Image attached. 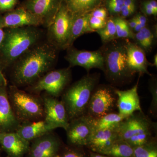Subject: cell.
I'll return each instance as SVG.
<instances>
[{"label": "cell", "instance_id": "6da1fadb", "mask_svg": "<svg viewBox=\"0 0 157 157\" xmlns=\"http://www.w3.org/2000/svg\"><path fill=\"white\" fill-rule=\"evenodd\" d=\"M32 48L20 58L14 67L13 78L17 85L36 82L49 71L56 59V51L50 45L42 44Z\"/></svg>", "mask_w": 157, "mask_h": 157}, {"label": "cell", "instance_id": "7a4b0ae2", "mask_svg": "<svg viewBox=\"0 0 157 157\" xmlns=\"http://www.w3.org/2000/svg\"><path fill=\"white\" fill-rule=\"evenodd\" d=\"M99 80L97 74H87L69 87L62 96L69 121L86 114L90 99Z\"/></svg>", "mask_w": 157, "mask_h": 157}, {"label": "cell", "instance_id": "3957f363", "mask_svg": "<svg viewBox=\"0 0 157 157\" xmlns=\"http://www.w3.org/2000/svg\"><path fill=\"white\" fill-rule=\"evenodd\" d=\"M40 33L34 27L10 29L2 45L4 56L9 63L17 60L38 42Z\"/></svg>", "mask_w": 157, "mask_h": 157}, {"label": "cell", "instance_id": "277c9868", "mask_svg": "<svg viewBox=\"0 0 157 157\" xmlns=\"http://www.w3.org/2000/svg\"><path fill=\"white\" fill-rule=\"evenodd\" d=\"M9 97L14 114L21 124L44 119L42 98L20 90L15 86L10 87Z\"/></svg>", "mask_w": 157, "mask_h": 157}, {"label": "cell", "instance_id": "5b68a950", "mask_svg": "<svg viewBox=\"0 0 157 157\" xmlns=\"http://www.w3.org/2000/svg\"><path fill=\"white\" fill-rule=\"evenodd\" d=\"M104 58V72L109 81L122 84L134 75L129 70L125 44L116 43L107 48Z\"/></svg>", "mask_w": 157, "mask_h": 157}, {"label": "cell", "instance_id": "8992f818", "mask_svg": "<svg viewBox=\"0 0 157 157\" xmlns=\"http://www.w3.org/2000/svg\"><path fill=\"white\" fill-rule=\"evenodd\" d=\"M71 78L69 68L50 71L35 82L31 90L34 93L45 91L48 95L57 98L63 93Z\"/></svg>", "mask_w": 157, "mask_h": 157}, {"label": "cell", "instance_id": "52a82bcc", "mask_svg": "<svg viewBox=\"0 0 157 157\" xmlns=\"http://www.w3.org/2000/svg\"><path fill=\"white\" fill-rule=\"evenodd\" d=\"M73 20V15L63 2L53 21L48 26L51 38L59 47L67 48Z\"/></svg>", "mask_w": 157, "mask_h": 157}, {"label": "cell", "instance_id": "ba28073f", "mask_svg": "<svg viewBox=\"0 0 157 157\" xmlns=\"http://www.w3.org/2000/svg\"><path fill=\"white\" fill-rule=\"evenodd\" d=\"M94 119L86 114L70 121L66 130L68 141L76 146H87L95 131Z\"/></svg>", "mask_w": 157, "mask_h": 157}, {"label": "cell", "instance_id": "9c48e42d", "mask_svg": "<svg viewBox=\"0 0 157 157\" xmlns=\"http://www.w3.org/2000/svg\"><path fill=\"white\" fill-rule=\"evenodd\" d=\"M114 91L106 86H101L94 90L86 114L98 119L111 113L117 103Z\"/></svg>", "mask_w": 157, "mask_h": 157}, {"label": "cell", "instance_id": "30bf717a", "mask_svg": "<svg viewBox=\"0 0 157 157\" xmlns=\"http://www.w3.org/2000/svg\"><path fill=\"white\" fill-rule=\"evenodd\" d=\"M155 126L142 112L134 113L121 122L116 129L119 138L128 140L132 136L147 131H152Z\"/></svg>", "mask_w": 157, "mask_h": 157}, {"label": "cell", "instance_id": "8fae6325", "mask_svg": "<svg viewBox=\"0 0 157 157\" xmlns=\"http://www.w3.org/2000/svg\"><path fill=\"white\" fill-rule=\"evenodd\" d=\"M41 98L44 109L43 119L56 128H63L66 131L70 121L62 101L48 95Z\"/></svg>", "mask_w": 157, "mask_h": 157}, {"label": "cell", "instance_id": "7c38bea8", "mask_svg": "<svg viewBox=\"0 0 157 157\" xmlns=\"http://www.w3.org/2000/svg\"><path fill=\"white\" fill-rule=\"evenodd\" d=\"M66 59L70 67L79 66L87 70L98 68L104 71V58L101 52L79 50L73 48L68 52Z\"/></svg>", "mask_w": 157, "mask_h": 157}, {"label": "cell", "instance_id": "4fadbf2b", "mask_svg": "<svg viewBox=\"0 0 157 157\" xmlns=\"http://www.w3.org/2000/svg\"><path fill=\"white\" fill-rule=\"evenodd\" d=\"M63 0H29L26 8L41 20L42 24L50 25Z\"/></svg>", "mask_w": 157, "mask_h": 157}, {"label": "cell", "instance_id": "5bb4252c", "mask_svg": "<svg viewBox=\"0 0 157 157\" xmlns=\"http://www.w3.org/2000/svg\"><path fill=\"white\" fill-rule=\"evenodd\" d=\"M138 85L137 82L130 89L114 90L117 98V105L118 113L121 115L128 117L136 112L142 111L138 93Z\"/></svg>", "mask_w": 157, "mask_h": 157}, {"label": "cell", "instance_id": "9a60e30c", "mask_svg": "<svg viewBox=\"0 0 157 157\" xmlns=\"http://www.w3.org/2000/svg\"><path fill=\"white\" fill-rule=\"evenodd\" d=\"M52 132L33 140L28 151L29 157H54L56 155L60 141Z\"/></svg>", "mask_w": 157, "mask_h": 157}, {"label": "cell", "instance_id": "2e32d148", "mask_svg": "<svg viewBox=\"0 0 157 157\" xmlns=\"http://www.w3.org/2000/svg\"><path fill=\"white\" fill-rule=\"evenodd\" d=\"M41 24H42L41 20L23 8L11 11L0 19V26L2 28L35 27Z\"/></svg>", "mask_w": 157, "mask_h": 157}, {"label": "cell", "instance_id": "e0dca14e", "mask_svg": "<svg viewBox=\"0 0 157 157\" xmlns=\"http://www.w3.org/2000/svg\"><path fill=\"white\" fill-rule=\"evenodd\" d=\"M6 86H0V132H14L21 123L14 114Z\"/></svg>", "mask_w": 157, "mask_h": 157}, {"label": "cell", "instance_id": "ac0fdd59", "mask_svg": "<svg viewBox=\"0 0 157 157\" xmlns=\"http://www.w3.org/2000/svg\"><path fill=\"white\" fill-rule=\"evenodd\" d=\"M0 145L9 157H23L28 153L30 144L14 132L1 133Z\"/></svg>", "mask_w": 157, "mask_h": 157}, {"label": "cell", "instance_id": "d6986e66", "mask_svg": "<svg viewBox=\"0 0 157 157\" xmlns=\"http://www.w3.org/2000/svg\"><path fill=\"white\" fill-rule=\"evenodd\" d=\"M125 46L127 62L130 71L134 74L138 73L150 75L147 70L148 62L144 49L132 42H127Z\"/></svg>", "mask_w": 157, "mask_h": 157}, {"label": "cell", "instance_id": "ffe728a7", "mask_svg": "<svg viewBox=\"0 0 157 157\" xmlns=\"http://www.w3.org/2000/svg\"><path fill=\"white\" fill-rule=\"evenodd\" d=\"M55 129V127L42 119L21 123L15 132L25 140L30 142Z\"/></svg>", "mask_w": 157, "mask_h": 157}, {"label": "cell", "instance_id": "44dd1931", "mask_svg": "<svg viewBox=\"0 0 157 157\" xmlns=\"http://www.w3.org/2000/svg\"><path fill=\"white\" fill-rule=\"evenodd\" d=\"M119 139L116 130H95L87 146L93 152L101 154Z\"/></svg>", "mask_w": 157, "mask_h": 157}, {"label": "cell", "instance_id": "7402d4cb", "mask_svg": "<svg viewBox=\"0 0 157 157\" xmlns=\"http://www.w3.org/2000/svg\"><path fill=\"white\" fill-rule=\"evenodd\" d=\"M104 0H63L73 17L90 13L99 8Z\"/></svg>", "mask_w": 157, "mask_h": 157}, {"label": "cell", "instance_id": "603a6c76", "mask_svg": "<svg viewBox=\"0 0 157 157\" xmlns=\"http://www.w3.org/2000/svg\"><path fill=\"white\" fill-rule=\"evenodd\" d=\"M90 13L73 17L67 48L71 47L74 41L80 36L94 32L90 27Z\"/></svg>", "mask_w": 157, "mask_h": 157}, {"label": "cell", "instance_id": "cb8c5ba5", "mask_svg": "<svg viewBox=\"0 0 157 157\" xmlns=\"http://www.w3.org/2000/svg\"><path fill=\"white\" fill-rule=\"evenodd\" d=\"M101 154L110 157H133L134 147L125 140L119 139Z\"/></svg>", "mask_w": 157, "mask_h": 157}, {"label": "cell", "instance_id": "d4e9b609", "mask_svg": "<svg viewBox=\"0 0 157 157\" xmlns=\"http://www.w3.org/2000/svg\"><path fill=\"white\" fill-rule=\"evenodd\" d=\"M127 117L118 113H109L100 118L94 119L95 130H116L121 122Z\"/></svg>", "mask_w": 157, "mask_h": 157}, {"label": "cell", "instance_id": "484cf974", "mask_svg": "<svg viewBox=\"0 0 157 157\" xmlns=\"http://www.w3.org/2000/svg\"><path fill=\"white\" fill-rule=\"evenodd\" d=\"M133 157H157L155 139L154 138L145 144L134 147Z\"/></svg>", "mask_w": 157, "mask_h": 157}, {"label": "cell", "instance_id": "4316f807", "mask_svg": "<svg viewBox=\"0 0 157 157\" xmlns=\"http://www.w3.org/2000/svg\"><path fill=\"white\" fill-rule=\"evenodd\" d=\"M135 38L138 45L142 49L148 51L151 48L153 42V34L151 30L146 26L136 33L135 35Z\"/></svg>", "mask_w": 157, "mask_h": 157}, {"label": "cell", "instance_id": "83f0119b", "mask_svg": "<svg viewBox=\"0 0 157 157\" xmlns=\"http://www.w3.org/2000/svg\"><path fill=\"white\" fill-rule=\"evenodd\" d=\"M96 31L104 42H110L117 38L115 23L113 18H110L107 20L105 26Z\"/></svg>", "mask_w": 157, "mask_h": 157}, {"label": "cell", "instance_id": "f1b7e54d", "mask_svg": "<svg viewBox=\"0 0 157 157\" xmlns=\"http://www.w3.org/2000/svg\"><path fill=\"white\" fill-rule=\"evenodd\" d=\"M116 30L117 37L119 38H135V35L129 27L127 21L123 17L113 18Z\"/></svg>", "mask_w": 157, "mask_h": 157}, {"label": "cell", "instance_id": "f546056e", "mask_svg": "<svg viewBox=\"0 0 157 157\" xmlns=\"http://www.w3.org/2000/svg\"><path fill=\"white\" fill-rule=\"evenodd\" d=\"M152 131H147L132 136L127 142L133 147L145 144L153 139Z\"/></svg>", "mask_w": 157, "mask_h": 157}, {"label": "cell", "instance_id": "4dcf8cb0", "mask_svg": "<svg viewBox=\"0 0 157 157\" xmlns=\"http://www.w3.org/2000/svg\"><path fill=\"white\" fill-rule=\"evenodd\" d=\"M149 89L151 93L152 100L149 111L152 115L155 117L157 113V86L155 81L151 82L150 84Z\"/></svg>", "mask_w": 157, "mask_h": 157}, {"label": "cell", "instance_id": "1f68e13d", "mask_svg": "<svg viewBox=\"0 0 157 157\" xmlns=\"http://www.w3.org/2000/svg\"><path fill=\"white\" fill-rule=\"evenodd\" d=\"M107 20H104L98 17L90 16L89 24L90 27L94 31L98 30L104 28L106 25Z\"/></svg>", "mask_w": 157, "mask_h": 157}, {"label": "cell", "instance_id": "d6a6232c", "mask_svg": "<svg viewBox=\"0 0 157 157\" xmlns=\"http://www.w3.org/2000/svg\"><path fill=\"white\" fill-rule=\"evenodd\" d=\"M91 16L98 17L101 19L107 20V9L104 8H98L90 12Z\"/></svg>", "mask_w": 157, "mask_h": 157}, {"label": "cell", "instance_id": "836d02e7", "mask_svg": "<svg viewBox=\"0 0 157 157\" xmlns=\"http://www.w3.org/2000/svg\"><path fill=\"white\" fill-rule=\"evenodd\" d=\"M17 0H0V10L7 11L13 8Z\"/></svg>", "mask_w": 157, "mask_h": 157}, {"label": "cell", "instance_id": "e575fe53", "mask_svg": "<svg viewBox=\"0 0 157 157\" xmlns=\"http://www.w3.org/2000/svg\"><path fill=\"white\" fill-rule=\"evenodd\" d=\"M61 157H86L84 153L76 149H69Z\"/></svg>", "mask_w": 157, "mask_h": 157}, {"label": "cell", "instance_id": "d590c367", "mask_svg": "<svg viewBox=\"0 0 157 157\" xmlns=\"http://www.w3.org/2000/svg\"><path fill=\"white\" fill-rule=\"evenodd\" d=\"M142 10L144 14L147 15H154L156 16L157 10H155L151 4L149 2L148 0L144 2L142 4Z\"/></svg>", "mask_w": 157, "mask_h": 157}, {"label": "cell", "instance_id": "8d00e7d4", "mask_svg": "<svg viewBox=\"0 0 157 157\" xmlns=\"http://www.w3.org/2000/svg\"><path fill=\"white\" fill-rule=\"evenodd\" d=\"M136 8H130L123 6L120 14L123 18L129 17L135 12Z\"/></svg>", "mask_w": 157, "mask_h": 157}, {"label": "cell", "instance_id": "74e56055", "mask_svg": "<svg viewBox=\"0 0 157 157\" xmlns=\"http://www.w3.org/2000/svg\"><path fill=\"white\" fill-rule=\"evenodd\" d=\"M135 17L137 18V22L138 23L144 26H146L147 20L145 16L141 14H138L136 15Z\"/></svg>", "mask_w": 157, "mask_h": 157}, {"label": "cell", "instance_id": "f35d334b", "mask_svg": "<svg viewBox=\"0 0 157 157\" xmlns=\"http://www.w3.org/2000/svg\"><path fill=\"white\" fill-rule=\"evenodd\" d=\"M127 23H128V25L130 29H134L138 22H137V18L135 16V17L130 20L128 21H127Z\"/></svg>", "mask_w": 157, "mask_h": 157}, {"label": "cell", "instance_id": "ab89813d", "mask_svg": "<svg viewBox=\"0 0 157 157\" xmlns=\"http://www.w3.org/2000/svg\"><path fill=\"white\" fill-rule=\"evenodd\" d=\"M123 6L130 8H136L135 0H124Z\"/></svg>", "mask_w": 157, "mask_h": 157}, {"label": "cell", "instance_id": "60d3db41", "mask_svg": "<svg viewBox=\"0 0 157 157\" xmlns=\"http://www.w3.org/2000/svg\"><path fill=\"white\" fill-rule=\"evenodd\" d=\"M7 84V80L0 70V86H6Z\"/></svg>", "mask_w": 157, "mask_h": 157}, {"label": "cell", "instance_id": "b9f144b4", "mask_svg": "<svg viewBox=\"0 0 157 157\" xmlns=\"http://www.w3.org/2000/svg\"><path fill=\"white\" fill-rule=\"evenodd\" d=\"M5 33L3 30L2 28L0 26V47L2 46L4 38H5Z\"/></svg>", "mask_w": 157, "mask_h": 157}, {"label": "cell", "instance_id": "7bdbcfd3", "mask_svg": "<svg viewBox=\"0 0 157 157\" xmlns=\"http://www.w3.org/2000/svg\"><path fill=\"white\" fill-rule=\"evenodd\" d=\"M90 157H110L105 155L101 154L98 153L91 152L90 154Z\"/></svg>", "mask_w": 157, "mask_h": 157}, {"label": "cell", "instance_id": "ee69618b", "mask_svg": "<svg viewBox=\"0 0 157 157\" xmlns=\"http://www.w3.org/2000/svg\"><path fill=\"white\" fill-rule=\"evenodd\" d=\"M144 27L145 26L141 25L140 24L137 23V25H136V26L135 27V28H134L133 30H134V31H135L136 33H138L139 31L141 30L143 28H144Z\"/></svg>", "mask_w": 157, "mask_h": 157}, {"label": "cell", "instance_id": "f6af8a7d", "mask_svg": "<svg viewBox=\"0 0 157 157\" xmlns=\"http://www.w3.org/2000/svg\"><path fill=\"white\" fill-rule=\"evenodd\" d=\"M153 65H154L155 67H157V56L156 54L154 58V62Z\"/></svg>", "mask_w": 157, "mask_h": 157}, {"label": "cell", "instance_id": "bcb514c9", "mask_svg": "<svg viewBox=\"0 0 157 157\" xmlns=\"http://www.w3.org/2000/svg\"><path fill=\"white\" fill-rule=\"evenodd\" d=\"M54 157H61V156H60L58 155H56V156H55Z\"/></svg>", "mask_w": 157, "mask_h": 157}, {"label": "cell", "instance_id": "7dc6e473", "mask_svg": "<svg viewBox=\"0 0 157 157\" xmlns=\"http://www.w3.org/2000/svg\"><path fill=\"white\" fill-rule=\"evenodd\" d=\"M1 132H0V135H1Z\"/></svg>", "mask_w": 157, "mask_h": 157}]
</instances>
